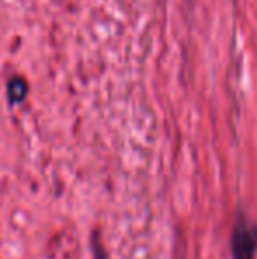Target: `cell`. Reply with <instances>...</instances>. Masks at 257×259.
<instances>
[{"label": "cell", "mask_w": 257, "mask_h": 259, "mask_svg": "<svg viewBox=\"0 0 257 259\" xmlns=\"http://www.w3.org/2000/svg\"><path fill=\"white\" fill-rule=\"evenodd\" d=\"M233 259H254L257 254V228L245 217H238L231 235Z\"/></svg>", "instance_id": "6da1fadb"}, {"label": "cell", "mask_w": 257, "mask_h": 259, "mask_svg": "<svg viewBox=\"0 0 257 259\" xmlns=\"http://www.w3.org/2000/svg\"><path fill=\"white\" fill-rule=\"evenodd\" d=\"M28 94V85L23 78H13L7 83V97L11 103H20L27 97Z\"/></svg>", "instance_id": "7a4b0ae2"}]
</instances>
